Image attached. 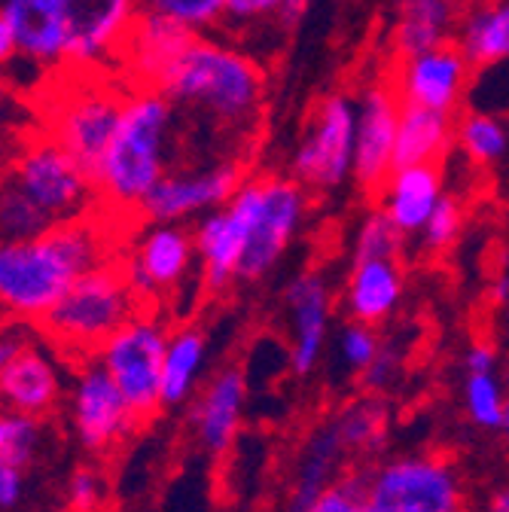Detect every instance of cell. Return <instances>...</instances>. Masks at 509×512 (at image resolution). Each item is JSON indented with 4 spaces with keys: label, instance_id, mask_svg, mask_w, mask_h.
Masks as SVG:
<instances>
[{
    "label": "cell",
    "instance_id": "1f68e13d",
    "mask_svg": "<svg viewBox=\"0 0 509 512\" xmlns=\"http://www.w3.org/2000/svg\"><path fill=\"white\" fill-rule=\"evenodd\" d=\"M406 232L394 223L385 208H375L363 217L354 238V263L357 260H397L403 253Z\"/></svg>",
    "mask_w": 509,
    "mask_h": 512
},
{
    "label": "cell",
    "instance_id": "30bf717a",
    "mask_svg": "<svg viewBox=\"0 0 509 512\" xmlns=\"http://www.w3.org/2000/svg\"><path fill=\"white\" fill-rule=\"evenodd\" d=\"M129 92L104 83H83L71 89L52 110L46 132L65 144L92 174L107 153L116 125L122 119V107Z\"/></svg>",
    "mask_w": 509,
    "mask_h": 512
},
{
    "label": "cell",
    "instance_id": "5bb4252c",
    "mask_svg": "<svg viewBox=\"0 0 509 512\" xmlns=\"http://www.w3.org/2000/svg\"><path fill=\"white\" fill-rule=\"evenodd\" d=\"M473 64L467 61L464 49L452 40L436 49L394 58L391 83L403 104H418L442 113H455L464 101Z\"/></svg>",
    "mask_w": 509,
    "mask_h": 512
},
{
    "label": "cell",
    "instance_id": "484cf974",
    "mask_svg": "<svg viewBox=\"0 0 509 512\" xmlns=\"http://www.w3.org/2000/svg\"><path fill=\"white\" fill-rule=\"evenodd\" d=\"M458 141V125L452 113L403 104L397 132V168L403 165H439Z\"/></svg>",
    "mask_w": 509,
    "mask_h": 512
},
{
    "label": "cell",
    "instance_id": "603a6c76",
    "mask_svg": "<svg viewBox=\"0 0 509 512\" xmlns=\"http://www.w3.org/2000/svg\"><path fill=\"white\" fill-rule=\"evenodd\" d=\"M0 391H4L7 409L43 418L61 397L58 369L40 348L28 342L16 357L0 363Z\"/></svg>",
    "mask_w": 509,
    "mask_h": 512
},
{
    "label": "cell",
    "instance_id": "d6986e66",
    "mask_svg": "<svg viewBox=\"0 0 509 512\" xmlns=\"http://www.w3.org/2000/svg\"><path fill=\"white\" fill-rule=\"evenodd\" d=\"M284 299H287L290 317H293L290 363H293V372L308 375L317 366V360H321L324 345H327L333 296H330V287L321 275L305 272L287 284Z\"/></svg>",
    "mask_w": 509,
    "mask_h": 512
},
{
    "label": "cell",
    "instance_id": "c3c4849f",
    "mask_svg": "<svg viewBox=\"0 0 509 512\" xmlns=\"http://www.w3.org/2000/svg\"><path fill=\"white\" fill-rule=\"evenodd\" d=\"M506 394H509V375H506ZM503 436L509 442V403H506V421H503Z\"/></svg>",
    "mask_w": 509,
    "mask_h": 512
},
{
    "label": "cell",
    "instance_id": "3957f363",
    "mask_svg": "<svg viewBox=\"0 0 509 512\" xmlns=\"http://www.w3.org/2000/svg\"><path fill=\"white\" fill-rule=\"evenodd\" d=\"M159 92L174 104L196 107L220 122L238 125L260 113L266 74L250 55L196 34L165 71Z\"/></svg>",
    "mask_w": 509,
    "mask_h": 512
},
{
    "label": "cell",
    "instance_id": "277c9868",
    "mask_svg": "<svg viewBox=\"0 0 509 512\" xmlns=\"http://www.w3.org/2000/svg\"><path fill=\"white\" fill-rule=\"evenodd\" d=\"M141 314V296L122 263L107 260L77 278L61 302L40 320V333L65 351L98 354V348L129 320Z\"/></svg>",
    "mask_w": 509,
    "mask_h": 512
},
{
    "label": "cell",
    "instance_id": "ac0fdd59",
    "mask_svg": "<svg viewBox=\"0 0 509 512\" xmlns=\"http://www.w3.org/2000/svg\"><path fill=\"white\" fill-rule=\"evenodd\" d=\"M68 0H4L0 22L13 31L16 58L37 68L68 64Z\"/></svg>",
    "mask_w": 509,
    "mask_h": 512
},
{
    "label": "cell",
    "instance_id": "e0dca14e",
    "mask_svg": "<svg viewBox=\"0 0 509 512\" xmlns=\"http://www.w3.org/2000/svg\"><path fill=\"white\" fill-rule=\"evenodd\" d=\"M196 260L199 253L193 232H186L177 223H150V229L135 241L132 253L125 256L122 269L144 299L183 284Z\"/></svg>",
    "mask_w": 509,
    "mask_h": 512
},
{
    "label": "cell",
    "instance_id": "ee69618b",
    "mask_svg": "<svg viewBox=\"0 0 509 512\" xmlns=\"http://www.w3.org/2000/svg\"><path fill=\"white\" fill-rule=\"evenodd\" d=\"M311 10V0H284V7H281V13H278V22L284 25V28H293V25H299L302 22V16Z\"/></svg>",
    "mask_w": 509,
    "mask_h": 512
},
{
    "label": "cell",
    "instance_id": "44dd1931",
    "mask_svg": "<svg viewBox=\"0 0 509 512\" xmlns=\"http://www.w3.org/2000/svg\"><path fill=\"white\" fill-rule=\"evenodd\" d=\"M244 400H247V381L241 369L229 366L208 381L205 394L193 409V430L208 452L220 455L235 442L244 415Z\"/></svg>",
    "mask_w": 509,
    "mask_h": 512
},
{
    "label": "cell",
    "instance_id": "ffe728a7",
    "mask_svg": "<svg viewBox=\"0 0 509 512\" xmlns=\"http://www.w3.org/2000/svg\"><path fill=\"white\" fill-rule=\"evenodd\" d=\"M193 37H196L193 31L180 28L177 22H168L156 13L141 10L129 40H125L119 52V64L125 68V74L132 77V89L135 86L159 89L165 71Z\"/></svg>",
    "mask_w": 509,
    "mask_h": 512
},
{
    "label": "cell",
    "instance_id": "ab89813d",
    "mask_svg": "<svg viewBox=\"0 0 509 512\" xmlns=\"http://www.w3.org/2000/svg\"><path fill=\"white\" fill-rule=\"evenodd\" d=\"M229 22H260V19H278L284 0H223Z\"/></svg>",
    "mask_w": 509,
    "mask_h": 512
},
{
    "label": "cell",
    "instance_id": "9c48e42d",
    "mask_svg": "<svg viewBox=\"0 0 509 512\" xmlns=\"http://www.w3.org/2000/svg\"><path fill=\"white\" fill-rule=\"evenodd\" d=\"M257 202H260V177L244 180L241 189L223 208L202 214L199 226L193 229L196 253L202 263V284L208 293H223L238 281L244 253L250 244L253 217H257Z\"/></svg>",
    "mask_w": 509,
    "mask_h": 512
},
{
    "label": "cell",
    "instance_id": "4dcf8cb0",
    "mask_svg": "<svg viewBox=\"0 0 509 512\" xmlns=\"http://www.w3.org/2000/svg\"><path fill=\"white\" fill-rule=\"evenodd\" d=\"M333 424H336L345 448H360V452H369V448H378L381 442H385L388 409L381 400L366 397V400L351 403Z\"/></svg>",
    "mask_w": 509,
    "mask_h": 512
},
{
    "label": "cell",
    "instance_id": "f6af8a7d",
    "mask_svg": "<svg viewBox=\"0 0 509 512\" xmlns=\"http://www.w3.org/2000/svg\"><path fill=\"white\" fill-rule=\"evenodd\" d=\"M488 296H491L497 305H506V302H509V272H503V275H497V278L491 281Z\"/></svg>",
    "mask_w": 509,
    "mask_h": 512
},
{
    "label": "cell",
    "instance_id": "cb8c5ba5",
    "mask_svg": "<svg viewBox=\"0 0 509 512\" xmlns=\"http://www.w3.org/2000/svg\"><path fill=\"white\" fill-rule=\"evenodd\" d=\"M461 10L449 0H400L394 28H391V49L394 58L418 55L452 43L458 37Z\"/></svg>",
    "mask_w": 509,
    "mask_h": 512
},
{
    "label": "cell",
    "instance_id": "8d00e7d4",
    "mask_svg": "<svg viewBox=\"0 0 509 512\" xmlns=\"http://www.w3.org/2000/svg\"><path fill=\"white\" fill-rule=\"evenodd\" d=\"M308 512H366V476L348 473L327 485L311 500Z\"/></svg>",
    "mask_w": 509,
    "mask_h": 512
},
{
    "label": "cell",
    "instance_id": "74e56055",
    "mask_svg": "<svg viewBox=\"0 0 509 512\" xmlns=\"http://www.w3.org/2000/svg\"><path fill=\"white\" fill-rule=\"evenodd\" d=\"M461 226H464V208L458 199L452 196H442V202L436 205V211L430 214L427 226L421 229V238L430 250H445L458 235H461Z\"/></svg>",
    "mask_w": 509,
    "mask_h": 512
},
{
    "label": "cell",
    "instance_id": "b9f144b4",
    "mask_svg": "<svg viewBox=\"0 0 509 512\" xmlns=\"http://www.w3.org/2000/svg\"><path fill=\"white\" fill-rule=\"evenodd\" d=\"M22 491H25V476H22V467H13V464H0V503L4 509L16 506L22 500Z\"/></svg>",
    "mask_w": 509,
    "mask_h": 512
},
{
    "label": "cell",
    "instance_id": "d4e9b609",
    "mask_svg": "<svg viewBox=\"0 0 509 512\" xmlns=\"http://www.w3.org/2000/svg\"><path fill=\"white\" fill-rule=\"evenodd\" d=\"M403 299V269L397 260H357L345 287V308L351 320L378 327Z\"/></svg>",
    "mask_w": 509,
    "mask_h": 512
},
{
    "label": "cell",
    "instance_id": "60d3db41",
    "mask_svg": "<svg viewBox=\"0 0 509 512\" xmlns=\"http://www.w3.org/2000/svg\"><path fill=\"white\" fill-rule=\"evenodd\" d=\"M397 369H400L397 354H394L391 348H381V351H378V357L372 360V366L363 372V384H366L369 391H385L388 384L394 381Z\"/></svg>",
    "mask_w": 509,
    "mask_h": 512
},
{
    "label": "cell",
    "instance_id": "bcb514c9",
    "mask_svg": "<svg viewBox=\"0 0 509 512\" xmlns=\"http://www.w3.org/2000/svg\"><path fill=\"white\" fill-rule=\"evenodd\" d=\"M488 512H509V488L497 491L488 503Z\"/></svg>",
    "mask_w": 509,
    "mask_h": 512
},
{
    "label": "cell",
    "instance_id": "f1b7e54d",
    "mask_svg": "<svg viewBox=\"0 0 509 512\" xmlns=\"http://www.w3.org/2000/svg\"><path fill=\"white\" fill-rule=\"evenodd\" d=\"M458 147L473 165H494L509 153V128L491 113H467L458 122Z\"/></svg>",
    "mask_w": 509,
    "mask_h": 512
},
{
    "label": "cell",
    "instance_id": "f35d334b",
    "mask_svg": "<svg viewBox=\"0 0 509 512\" xmlns=\"http://www.w3.org/2000/svg\"><path fill=\"white\" fill-rule=\"evenodd\" d=\"M68 500L74 512H98L104 500V485L92 470H77L68 485Z\"/></svg>",
    "mask_w": 509,
    "mask_h": 512
},
{
    "label": "cell",
    "instance_id": "4fadbf2b",
    "mask_svg": "<svg viewBox=\"0 0 509 512\" xmlns=\"http://www.w3.org/2000/svg\"><path fill=\"white\" fill-rule=\"evenodd\" d=\"M141 16V0H68V64L95 71L116 58Z\"/></svg>",
    "mask_w": 509,
    "mask_h": 512
},
{
    "label": "cell",
    "instance_id": "f546056e",
    "mask_svg": "<svg viewBox=\"0 0 509 512\" xmlns=\"http://www.w3.org/2000/svg\"><path fill=\"white\" fill-rule=\"evenodd\" d=\"M506 381L497 372H467L464 381V409L467 418L482 430H503L506 421Z\"/></svg>",
    "mask_w": 509,
    "mask_h": 512
},
{
    "label": "cell",
    "instance_id": "d6a6232c",
    "mask_svg": "<svg viewBox=\"0 0 509 512\" xmlns=\"http://www.w3.org/2000/svg\"><path fill=\"white\" fill-rule=\"evenodd\" d=\"M58 226L40 205H34L19 189L4 186V199H0V229H4V241H25L37 238Z\"/></svg>",
    "mask_w": 509,
    "mask_h": 512
},
{
    "label": "cell",
    "instance_id": "7bdbcfd3",
    "mask_svg": "<svg viewBox=\"0 0 509 512\" xmlns=\"http://www.w3.org/2000/svg\"><path fill=\"white\" fill-rule=\"evenodd\" d=\"M464 366H467V372H494L497 369V351L488 342H476L467 348Z\"/></svg>",
    "mask_w": 509,
    "mask_h": 512
},
{
    "label": "cell",
    "instance_id": "2e32d148",
    "mask_svg": "<svg viewBox=\"0 0 509 512\" xmlns=\"http://www.w3.org/2000/svg\"><path fill=\"white\" fill-rule=\"evenodd\" d=\"M241 183L244 168L238 162H220L189 174H165L144 199L141 217L150 223H180L186 217L217 211L235 196Z\"/></svg>",
    "mask_w": 509,
    "mask_h": 512
},
{
    "label": "cell",
    "instance_id": "7402d4cb",
    "mask_svg": "<svg viewBox=\"0 0 509 512\" xmlns=\"http://www.w3.org/2000/svg\"><path fill=\"white\" fill-rule=\"evenodd\" d=\"M378 205L385 208L406 235H421L430 214L442 202V174L439 165H403L394 168L378 192Z\"/></svg>",
    "mask_w": 509,
    "mask_h": 512
},
{
    "label": "cell",
    "instance_id": "7a4b0ae2",
    "mask_svg": "<svg viewBox=\"0 0 509 512\" xmlns=\"http://www.w3.org/2000/svg\"><path fill=\"white\" fill-rule=\"evenodd\" d=\"M174 101L147 86L129 89L116 135L95 168L98 199L110 211L141 214V205L165 177V141Z\"/></svg>",
    "mask_w": 509,
    "mask_h": 512
},
{
    "label": "cell",
    "instance_id": "8fae6325",
    "mask_svg": "<svg viewBox=\"0 0 509 512\" xmlns=\"http://www.w3.org/2000/svg\"><path fill=\"white\" fill-rule=\"evenodd\" d=\"M305 217V189L296 177H260V202L238 281H260L284 256Z\"/></svg>",
    "mask_w": 509,
    "mask_h": 512
},
{
    "label": "cell",
    "instance_id": "5b68a950",
    "mask_svg": "<svg viewBox=\"0 0 509 512\" xmlns=\"http://www.w3.org/2000/svg\"><path fill=\"white\" fill-rule=\"evenodd\" d=\"M7 186L40 205L55 223L89 214L98 199L95 174L49 132L25 141L16 150L7 168Z\"/></svg>",
    "mask_w": 509,
    "mask_h": 512
},
{
    "label": "cell",
    "instance_id": "8992f818",
    "mask_svg": "<svg viewBox=\"0 0 509 512\" xmlns=\"http://www.w3.org/2000/svg\"><path fill=\"white\" fill-rule=\"evenodd\" d=\"M366 512H464V485L436 455L391 458L366 476Z\"/></svg>",
    "mask_w": 509,
    "mask_h": 512
},
{
    "label": "cell",
    "instance_id": "6da1fadb",
    "mask_svg": "<svg viewBox=\"0 0 509 512\" xmlns=\"http://www.w3.org/2000/svg\"><path fill=\"white\" fill-rule=\"evenodd\" d=\"M116 260L104 223L89 214L0 247V302L10 320L40 324L80 275Z\"/></svg>",
    "mask_w": 509,
    "mask_h": 512
},
{
    "label": "cell",
    "instance_id": "ba28073f",
    "mask_svg": "<svg viewBox=\"0 0 509 512\" xmlns=\"http://www.w3.org/2000/svg\"><path fill=\"white\" fill-rule=\"evenodd\" d=\"M357 104L333 92L308 116L302 141L293 153V177L311 189H336L354 177Z\"/></svg>",
    "mask_w": 509,
    "mask_h": 512
},
{
    "label": "cell",
    "instance_id": "7c38bea8",
    "mask_svg": "<svg viewBox=\"0 0 509 512\" xmlns=\"http://www.w3.org/2000/svg\"><path fill=\"white\" fill-rule=\"evenodd\" d=\"M71 418L80 442L89 452H107L141 424L138 412L125 400L119 384L98 357L86 360L77 372L71 391Z\"/></svg>",
    "mask_w": 509,
    "mask_h": 512
},
{
    "label": "cell",
    "instance_id": "4316f807",
    "mask_svg": "<svg viewBox=\"0 0 509 512\" xmlns=\"http://www.w3.org/2000/svg\"><path fill=\"white\" fill-rule=\"evenodd\" d=\"M455 43L464 49L473 71L509 61V0H482L464 10Z\"/></svg>",
    "mask_w": 509,
    "mask_h": 512
},
{
    "label": "cell",
    "instance_id": "e575fe53",
    "mask_svg": "<svg viewBox=\"0 0 509 512\" xmlns=\"http://www.w3.org/2000/svg\"><path fill=\"white\" fill-rule=\"evenodd\" d=\"M141 10L156 13L168 22H177L180 28L193 34L217 28L226 19L223 0H141Z\"/></svg>",
    "mask_w": 509,
    "mask_h": 512
},
{
    "label": "cell",
    "instance_id": "9a60e30c",
    "mask_svg": "<svg viewBox=\"0 0 509 512\" xmlns=\"http://www.w3.org/2000/svg\"><path fill=\"white\" fill-rule=\"evenodd\" d=\"M403 101L391 80L372 83L357 101V153H354V180L378 192L397 168V132H400Z\"/></svg>",
    "mask_w": 509,
    "mask_h": 512
},
{
    "label": "cell",
    "instance_id": "d590c367",
    "mask_svg": "<svg viewBox=\"0 0 509 512\" xmlns=\"http://www.w3.org/2000/svg\"><path fill=\"white\" fill-rule=\"evenodd\" d=\"M381 342L375 336V327L360 324V320H351V324L342 327L339 333V357L351 372H366L372 366V360L378 357Z\"/></svg>",
    "mask_w": 509,
    "mask_h": 512
},
{
    "label": "cell",
    "instance_id": "7dc6e473",
    "mask_svg": "<svg viewBox=\"0 0 509 512\" xmlns=\"http://www.w3.org/2000/svg\"><path fill=\"white\" fill-rule=\"evenodd\" d=\"M449 4H455V7H458V10L464 13V10H470V7L482 4V0H449Z\"/></svg>",
    "mask_w": 509,
    "mask_h": 512
},
{
    "label": "cell",
    "instance_id": "52a82bcc",
    "mask_svg": "<svg viewBox=\"0 0 509 512\" xmlns=\"http://www.w3.org/2000/svg\"><path fill=\"white\" fill-rule=\"evenodd\" d=\"M171 333L150 314H135L101 348L98 360L113 375L141 421L162 409V369Z\"/></svg>",
    "mask_w": 509,
    "mask_h": 512
},
{
    "label": "cell",
    "instance_id": "836d02e7",
    "mask_svg": "<svg viewBox=\"0 0 509 512\" xmlns=\"http://www.w3.org/2000/svg\"><path fill=\"white\" fill-rule=\"evenodd\" d=\"M40 448V418L13 412L0 418V464H13V467H28Z\"/></svg>",
    "mask_w": 509,
    "mask_h": 512
},
{
    "label": "cell",
    "instance_id": "83f0119b",
    "mask_svg": "<svg viewBox=\"0 0 509 512\" xmlns=\"http://www.w3.org/2000/svg\"><path fill=\"white\" fill-rule=\"evenodd\" d=\"M205 366V336L196 327H180L168 339L162 369V406H180L196 391L199 372Z\"/></svg>",
    "mask_w": 509,
    "mask_h": 512
}]
</instances>
